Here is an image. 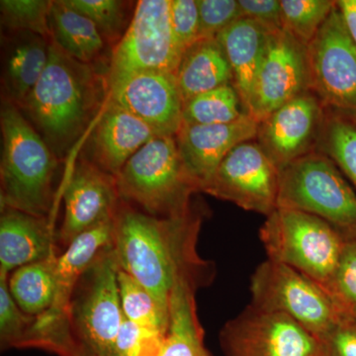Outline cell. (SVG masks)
<instances>
[{"label":"cell","mask_w":356,"mask_h":356,"mask_svg":"<svg viewBox=\"0 0 356 356\" xmlns=\"http://www.w3.org/2000/svg\"><path fill=\"white\" fill-rule=\"evenodd\" d=\"M200 218L151 216L120 201L114 216L113 248L122 270L146 288L166 311L178 283L204 284L210 266L196 252Z\"/></svg>","instance_id":"1"},{"label":"cell","mask_w":356,"mask_h":356,"mask_svg":"<svg viewBox=\"0 0 356 356\" xmlns=\"http://www.w3.org/2000/svg\"><path fill=\"white\" fill-rule=\"evenodd\" d=\"M107 90L91 65L70 57L51 40L46 69L21 108L54 154L64 158L102 111Z\"/></svg>","instance_id":"2"},{"label":"cell","mask_w":356,"mask_h":356,"mask_svg":"<svg viewBox=\"0 0 356 356\" xmlns=\"http://www.w3.org/2000/svg\"><path fill=\"white\" fill-rule=\"evenodd\" d=\"M2 133L1 209L33 216L53 214V181L58 158L13 103L4 99Z\"/></svg>","instance_id":"3"},{"label":"cell","mask_w":356,"mask_h":356,"mask_svg":"<svg viewBox=\"0 0 356 356\" xmlns=\"http://www.w3.org/2000/svg\"><path fill=\"white\" fill-rule=\"evenodd\" d=\"M120 199L154 217H181L200 191L173 136H158L140 147L116 177Z\"/></svg>","instance_id":"4"},{"label":"cell","mask_w":356,"mask_h":356,"mask_svg":"<svg viewBox=\"0 0 356 356\" xmlns=\"http://www.w3.org/2000/svg\"><path fill=\"white\" fill-rule=\"evenodd\" d=\"M277 208L302 211L356 238V192L331 158L312 152L280 170Z\"/></svg>","instance_id":"5"},{"label":"cell","mask_w":356,"mask_h":356,"mask_svg":"<svg viewBox=\"0 0 356 356\" xmlns=\"http://www.w3.org/2000/svg\"><path fill=\"white\" fill-rule=\"evenodd\" d=\"M259 236L268 259L296 269L323 288L331 280L346 242L321 218L285 208L266 217Z\"/></svg>","instance_id":"6"},{"label":"cell","mask_w":356,"mask_h":356,"mask_svg":"<svg viewBox=\"0 0 356 356\" xmlns=\"http://www.w3.org/2000/svg\"><path fill=\"white\" fill-rule=\"evenodd\" d=\"M113 240L114 219L81 234L58 254L55 300L48 311L34 316L27 336L30 348H43L60 356L76 353L79 344L70 322L72 296L81 276L100 252L113 245Z\"/></svg>","instance_id":"7"},{"label":"cell","mask_w":356,"mask_h":356,"mask_svg":"<svg viewBox=\"0 0 356 356\" xmlns=\"http://www.w3.org/2000/svg\"><path fill=\"white\" fill-rule=\"evenodd\" d=\"M113 245L105 248L77 283L70 322L77 343L93 356H119L117 337L124 321Z\"/></svg>","instance_id":"8"},{"label":"cell","mask_w":356,"mask_h":356,"mask_svg":"<svg viewBox=\"0 0 356 356\" xmlns=\"http://www.w3.org/2000/svg\"><path fill=\"white\" fill-rule=\"evenodd\" d=\"M252 308L284 314L320 337L341 320L324 288L305 274L271 259L250 280Z\"/></svg>","instance_id":"9"},{"label":"cell","mask_w":356,"mask_h":356,"mask_svg":"<svg viewBox=\"0 0 356 356\" xmlns=\"http://www.w3.org/2000/svg\"><path fill=\"white\" fill-rule=\"evenodd\" d=\"M170 0H140L132 20L115 46L107 81L139 72L172 74L184 51L172 31Z\"/></svg>","instance_id":"10"},{"label":"cell","mask_w":356,"mask_h":356,"mask_svg":"<svg viewBox=\"0 0 356 356\" xmlns=\"http://www.w3.org/2000/svg\"><path fill=\"white\" fill-rule=\"evenodd\" d=\"M310 89L321 102L356 115V44L337 4L307 44Z\"/></svg>","instance_id":"11"},{"label":"cell","mask_w":356,"mask_h":356,"mask_svg":"<svg viewBox=\"0 0 356 356\" xmlns=\"http://www.w3.org/2000/svg\"><path fill=\"white\" fill-rule=\"evenodd\" d=\"M280 175L261 145L248 140L227 154L202 192L267 217L277 209Z\"/></svg>","instance_id":"12"},{"label":"cell","mask_w":356,"mask_h":356,"mask_svg":"<svg viewBox=\"0 0 356 356\" xmlns=\"http://www.w3.org/2000/svg\"><path fill=\"white\" fill-rule=\"evenodd\" d=\"M221 341L228 356H322L318 337L303 325L252 307L227 323Z\"/></svg>","instance_id":"13"},{"label":"cell","mask_w":356,"mask_h":356,"mask_svg":"<svg viewBox=\"0 0 356 356\" xmlns=\"http://www.w3.org/2000/svg\"><path fill=\"white\" fill-rule=\"evenodd\" d=\"M309 89L307 47L285 30L273 33L269 35L245 113L259 124Z\"/></svg>","instance_id":"14"},{"label":"cell","mask_w":356,"mask_h":356,"mask_svg":"<svg viewBox=\"0 0 356 356\" xmlns=\"http://www.w3.org/2000/svg\"><path fill=\"white\" fill-rule=\"evenodd\" d=\"M63 199L57 243L64 248L84 232L113 220L121 201L116 177L84 158L77 159L65 180Z\"/></svg>","instance_id":"15"},{"label":"cell","mask_w":356,"mask_h":356,"mask_svg":"<svg viewBox=\"0 0 356 356\" xmlns=\"http://www.w3.org/2000/svg\"><path fill=\"white\" fill-rule=\"evenodd\" d=\"M107 97L153 129L175 137L184 122V100L175 74L139 72L107 81Z\"/></svg>","instance_id":"16"},{"label":"cell","mask_w":356,"mask_h":356,"mask_svg":"<svg viewBox=\"0 0 356 356\" xmlns=\"http://www.w3.org/2000/svg\"><path fill=\"white\" fill-rule=\"evenodd\" d=\"M324 121L320 102L306 91L259 124L257 143L280 170L314 152Z\"/></svg>","instance_id":"17"},{"label":"cell","mask_w":356,"mask_h":356,"mask_svg":"<svg viewBox=\"0 0 356 356\" xmlns=\"http://www.w3.org/2000/svg\"><path fill=\"white\" fill-rule=\"evenodd\" d=\"M257 130L259 123L247 113L221 125L181 124L175 135L178 151L200 191L227 154L238 145L255 139Z\"/></svg>","instance_id":"18"},{"label":"cell","mask_w":356,"mask_h":356,"mask_svg":"<svg viewBox=\"0 0 356 356\" xmlns=\"http://www.w3.org/2000/svg\"><path fill=\"white\" fill-rule=\"evenodd\" d=\"M156 137L153 129L107 97L89 139V161L116 177L129 159Z\"/></svg>","instance_id":"19"},{"label":"cell","mask_w":356,"mask_h":356,"mask_svg":"<svg viewBox=\"0 0 356 356\" xmlns=\"http://www.w3.org/2000/svg\"><path fill=\"white\" fill-rule=\"evenodd\" d=\"M57 235L48 218L3 208L0 219V275L43 261L56 252Z\"/></svg>","instance_id":"20"},{"label":"cell","mask_w":356,"mask_h":356,"mask_svg":"<svg viewBox=\"0 0 356 356\" xmlns=\"http://www.w3.org/2000/svg\"><path fill=\"white\" fill-rule=\"evenodd\" d=\"M6 47L2 84L6 100L21 108L49 62L51 40L27 31H15Z\"/></svg>","instance_id":"21"},{"label":"cell","mask_w":356,"mask_h":356,"mask_svg":"<svg viewBox=\"0 0 356 356\" xmlns=\"http://www.w3.org/2000/svg\"><path fill=\"white\" fill-rule=\"evenodd\" d=\"M269 35L254 21L242 17L216 37L231 65L233 84L245 110L252 95Z\"/></svg>","instance_id":"22"},{"label":"cell","mask_w":356,"mask_h":356,"mask_svg":"<svg viewBox=\"0 0 356 356\" xmlns=\"http://www.w3.org/2000/svg\"><path fill=\"white\" fill-rule=\"evenodd\" d=\"M175 77L184 105L194 96L234 83L231 65L216 38L200 39L189 47Z\"/></svg>","instance_id":"23"},{"label":"cell","mask_w":356,"mask_h":356,"mask_svg":"<svg viewBox=\"0 0 356 356\" xmlns=\"http://www.w3.org/2000/svg\"><path fill=\"white\" fill-rule=\"evenodd\" d=\"M49 25L51 41L83 64L91 65L104 49L105 40L95 23L67 6L65 0L51 2Z\"/></svg>","instance_id":"24"},{"label":"cell","mask_w":356,"mask_h":356,"mask_svg":"<svg viewBox=\"0 0 356 356\" xmlns=\"http://www.w3.org/2000/svg\"><path fill=\"white\" fill-rule=\"evenodd\" d=\"M191 282L173 288L170 298V325L159 356H202L203 330L196 314L195 291Z\"/></svg>","instance_id":"25"},{"label":"cell","mask_w":356,"mask_h":356,"mask_svg":"<svg viewBox=\"0 0 356 356\" xmlns=\"http://www.w3.org/2000/svg\"><path fill=\"white\" fill-rule=\"evenodd\" d=\"M58 257L26 264L7 277L11 296L27 315H42L51 308L57 290Z\"/></svg>","instance_id":"26"},{"label":"cell","mask_w":356,"mask_h":356,"mask_svg":"<svg viewBox=\"0 0 356 356\" xmlns=\"http://www.w3.org/2000/svg\"><path fill=\"white\" fill-rule=\"evenodd\" d=\"M233 84L194 96L184 105V122L194 125H221L240 119L245 112Z\"/></svg>","instance_id":"27"},{"label":"cell","mask_w":356,"mask_h":356,"mask_svg":"<svg viewBox=\"0 0 356 356\" xmlns=\"http://www.w3.org/2000/svg\"><path fill=\"white\" fill-rule=\"evenodd\" d=\"M118 286L124 318L166 334L170 325V312L146 288L122 269L118 271Z\"/></svg>","instance_id":"28"},{"label":"cell","mask_w":356,"mask_h":356,"mask_svg":"<svg viewBox=\"0 0 356 356\" xmlns=\"http://www.w3.org/2000/svg\"><path fill=\"white\" fill-rule=\"evenodd\" d=\"M318 145L356 188V124L341 116L327 117Z\"/></svg>","instance_id":"29"},{"label":"cell","mask_w":356,"mask_h":356,"mask_svg":"<svg viewBox=\"0 0 356 356\" xmlns=\"http://www.w3.org/2000/svg\"><path fill=\"white\" fill-rule=\"evenodd\" d=\"M280 4L283 30L307 47L336 7L337 1L280 0Z\"/></svg>","instance_id":"30"},{"label":"cell","mask_w":356,"mask_h":356,"mask_svg":"<svg viewBox=\"0 0 356 356\" xmlns=\"http://www.w3.org/2000/svg\"><path fill=\"white\" fill-rule=\"evenodd\" d=\"M324 289L339 317L356 322V238L346 240L336 270Z\"/></svg>","instance_id":"31"},{"label":"cell","mask_w":356,"mask_h":356,"mask_svg":"<svg viewBox=\"0 0 356 356\" xmlns=\"http://www.w3.org/2000/svg\"><path fill=\"white\" fill-rule=\"evenodd\" d=\"M49 0H1V24L11 31H27L51 39Z\"/></svg>","instance_id":"32"},{"label":"cell","mask_w":356,"mask_h":356,"mask_svg":"<svg viewBox=\"0 0 356 356\" xmlns=\"http://www.w3.org/2000/svg\"><path fill=\"white\" fill-rule=\"evenodd\" d=\"M67 6L95 23L104 40L115 41L125 24V3L118 0H65Z\"/></svg>","instance_id":"33"},{"label":"cell","mask_w":356,"mask_h":356,"mask_svg":"<svg viewBox=\"0 0 356 356\" xmlns=\"http://www.w3.org/2000/svg\"><path fill=\"white\" fill-rule=\"evenodd\" d=\"M7 277L0 275V341L2 348H20L32 316L25 314L14 301Z\"/></svg>","instance_id":"34"},{"label":"cell","mask_w":356,"mask_h":356,"mask_svg":"<svg viewBox=\"0 0 356 356\" xmlns=\"http://www.w3.org/2000/svg\"><path fill=\"white\" fill-rule=\"evenodd\" d=\"M166 334L124 318L117 337L119 356H159Z\"/></svg>","instance_id":"35"},{"label":"cell","mask_w":356,"mask_h":356,"mask_svg":"<svg viewBox=\"0 0 356 356\" xmlns=\"http://www.w3.org/2000/svg\"><path fill=\"white\" fill-rule=\"evenodd\" d=\"M200 39L216 38L222 30L242 18L238 0H197Z\"/></svg>","instance_id":"36"},{"label":"cell","mask_w":356,"mask_h":356,"mask_svg":"<svg viewBox=\"0 0 356 356\" xmlns=\"http://www.w3.org/2000/svg\"><path fill=\"white\" fill-rule=\"evenodd\" d=\"M170 13L173 34L184 54L200 40L197 0H170Z\"/></svg>","instance_id":"37"},{"label":"cell","mask_w":356,"mask_h":356,"mask_svg":"<svg viewBox=\"0 0 356 356\" xmlns=\"http://www.w3.org/2000/svg\"><path fill=\"white\" fill-rule=\"evenodd\" d=\"M322 356H356V322L341 318L332 329L318 337Z\"/></svg>","instance_id":"38"},{"label":"cell","mask_w":356,"mask_h":356,"mask_svg":"<svg viewBox=\"0 0 356 356\" xmlns=\"http://www.w3.org/2000/svg\"><path fill=\"white\" fill-rule=\"evenodd\" d=\"M241 15L257 22L269 34L283 30L282 13L278 0H238Z\"/></svg>","instance_id":"39"},{"label":"cell","mask_w":356,"mask_h":356,"mask_svg":"<svg viewBox=\"0 0 356 356\" xmlns=\"http://www.w3.org/2000/svg\"><path fill=\"white\" fill-rule=\"evenodd\" d=\"M337 4L356 44V7L353 0H339L337 1Z\"/></svg>","instance_id":"40"},{"label":"cell","mask_w":356,"mask_h":356,"mask_svg":"<svg viewBox=\"0 0 356 356\" xmlns=\"http://www.w3.org/2000/svg\"><path fill=\"white\" fill-rule=\"evenodd\" d=\"M74 356H93L91 355L90 353H89L88 350H86L84 346H79V350L76 351V355Z\"/></svg>","instance_id":"41"},{"label":"cell","mask_w":356,"mask_h":356,"mask_svg":"<svg viewBox=\"0 0 356 356\" xmlns=\"http://www.w3.org/2000/svg\"><path fill=\"white\" fill-rule=\"evenodd\" d=\"M353 4H355V6L356 7V0H353Z\"/></svg>","instance_id":"42"},{"label":"cell","mask_w":356,"mask_h":356,"mask_svg":"<svg viewBox=\"0 0 356 356\" xmlns=\"http://www.w3.org/2000/svg\"><path fill=\"white\" fill-rule=\"evenodd\" d=\"M202 356H210L209 355H208V353H205V355H202Z\"/></svg>","instance_id":"43"}]
</instances>
